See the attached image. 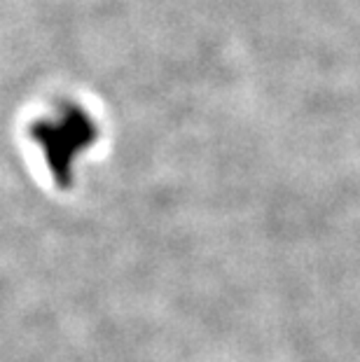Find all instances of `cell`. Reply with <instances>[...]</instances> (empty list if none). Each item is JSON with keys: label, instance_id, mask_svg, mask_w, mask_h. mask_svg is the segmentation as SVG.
<instances>
[{"label": "cell", "instance_id": "6da1fadb", "mask_svg": "<svg viewBox=\"0 0 360 362\" xmlns=\"http://www.w3.org/2000/svg\"><path fill=\"white\" fill-rule=\"evenodd\" d=\"M40 124L37 138L42 148H47L52 164L66 173V168L71 166V157L80 152V148H84V143L91 138V122L75 107H64L54 117L42 119Z\"/></svg>", "mask_w": 360, "mask_h": 362}]
</instances>
